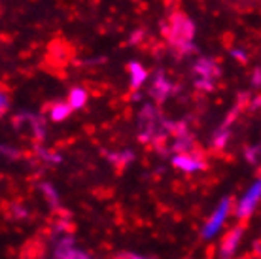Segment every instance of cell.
Returning <instances> with one entry per match:
<instances>
[{"mask_svg":"<svg viewBox=\"0 0 261 259\" xmlns=\"http://www.w3.org/2000/svg\"><path fill=\"white\" fill-rule=\"evenodd\" d=\"M163 34L167 44L180 57H186V55H191V53L197 51V44H195L197 25L195 21L191 19V17H188L186 13L182 12L170 13L167 25L163 27Z\"/></svg>","mask_w":261,"mask_h":259,"instance_id":"1","label":"cell"},{"mask_svg":"<svg viewBox=\"0 0 261 259\" xmlns=\"http://www.w3.org/2000/svg\"><path fill=\"white\" fill-rule=\"evenodd\" d=\"M161 133H165L163 117L157 114V108L153 104H144L138 114V140L153 144V140Z\"/></svg>","mask_w":261,"mask_h":259,"instance_id":"2","label":"cell"},{"mask_svg":"<svg viewBox=\"0 0 261 259\" xmlns=\"http://www.w3.org/2000/svg\"><path fill=\"white\" fill-rule=\"evenodd\" d=\"M233 210H235V204L231 201V197H225V199H222V201L218 202L214 208V212L210 214V218L206 220V223H204L201 229L202 239L212 240L222 233L223 225H225V221L229 220V216L233 214Z\"/></svg>","mask_w":261,"mask_h":259,"instance_id":"3","label":"cell"},{"mask_svg":"<svg viewBox=\"0 0 261 259\" xmlns=\"http://www.w3.org/2000/svg\"><path fill=\"white\" fill-rule=\"evenodd\" d=\"M261 202V174L255 178V182L250 186L242 197L239 201L235 202V210H233V214L237 216V220H248L250 216L255 212V208L259 206Z\"/></svg>","mask_w":261,"mask_h":259,"instance_id":"4","label":"cell"},{"mask_svg":"<svg viewBox=\"0 0 261 259\" xmlns=\"http://www.w3.org/2000/svg\"><path fill=\"white\" fill-rule=\"evenodd\" d=\"M176 91V85L174 82L167 76V72L157 68L153 74H151V80L148 84V95L151 97L153 102H165L167 98Z\"/></svg>","mask_w":261,"mask_h":259,"instance_id":"5","label":"cell"},{"mask_svg":"<svg viewBox=\"0 0 261 259\" xmlns=\"http://www.w3.org/2000/svg\"><path fill=\"white\" fill-rule=\"evenodd\" d=\"M170 163L172 167L178 169L184 174H195V172H201L204 170L208 165L204 161L202 153L199 151H190V153H176V156L170 157Z\"/></svg>","mask_w":261,"mask_h":259,"instance_id":"6","label":"cell"},{"mask_svg":"<svg viewBox=\"0 0 261 259\" xmlns=\"http://www.w3.org/2000/svg\"><path fill=\"white\" fill-rule=\"evenodd\" d=\"M191 72L195 78H204V80H214L218 82V78L222 76V66L218 65V61L206 55H199V57L191 63Z\"/></svg>","mask_w":261,"mask_h":259,"instance_id":"7","label":"cell"},{"mask_svg":"<svg viewBox=\"0 0 261 259\" xmlns=\"http://www.w3.org/2000/svg\"><path fill=\"white\" fill-rule=\"evenodd\" d=\"M127 74H129V89L133 93H140L146 85L150 84V72L140 61H129L127 63Z\"/></svg>","mask_w":261,"mask_h":259,"instance_id":"8","label":"cell"},{"mask_svg":"<svg viewBox=\"0 0 261 259\" xmlns=\"http://www.w3.org/2000/svg\"><path fill=\"white\" fill-rule=\"evenodd\" d=\"M55 259H93L87 252L74 244L72 237H63V239L55 244Z\"/></svg>","mask_w":261,"mask_h":259,"instance_id":"9","label":"cell"},{"mask_svg":"<svg viewBox=\"0 0 261 259\" xmlns=\"http://www.w3.org/2000/svg\"><path fill=\"white\" fill-rule=\"evenodd\" d=\"M242 237H244V227L242 225L233 227L223 235L222 244H220V253L223 255V259H233V255L237 253V248L241 246Z\"/></svg>","mask_w":261,"mask_h":259,"instance_id":"10","label":"cell"},{"mask_svg":"<svg viewBox=\"0 0 261 259\" xmlns=\"http://www.w3.org/2000/svg\"><path fill=\"white\" fill-rule=\"evenodd\" d=\"M72 112L74 110H72V106L66 100H55L47 108V119L51 123H63V121H66L70 117Z\"/></svg>","mask_w":261,"mask_h":259,"instance_id":"11","label":"cell"},{"mask_svg":"<svg viewBox=\"0 0 261 259\" xmlns=\"http://www.w3.org/2000/svg\"><path fill=\"white\" fill-rule=\"evenodd\" d=\"M66 102L72 106V110H82L85 108V104L89 102V91L85 89L84 85H74L68 89Z\"/></svg>","mask_w":261,"mask_h":259,"instance_id":"12","label":"cell"},{"mask_svg":"<svg viewBox=\"0 0 261 259\" xmlns=\"http://www.w3.org/2000/svg\"><path fill=\"white\" fill-rule=\"evenodd\" d=\"M15 119H19V121H25L27 127L31 129L33 136L36 140H42L44 136H46V127H44V121H42V117L36 116V114H21L17 116Z\"/></svg>","mask_w":261,"mask_h":259,"instance_id":"13","label":"cell"},{"mask_svg":"<svg viewBox=\"0 0 261 259\" xmlns=\"http://www.w3.org/2000/svg\"><path fill=\"white\" fill-rule=\"evenodd\" d=\"M229 140H231V129L229 127H218L212 135V140H210V146L216 149V151H222V149L227 148Z\"/></svg>","mask_w":261,"mask_h":259,"instance_id":"14","label":"cell"},{"mask_svg":"<svg viewBox=\"0 0 261 259\" xmlns=\"http://www.w3.org/2000/svg\"><path fill=\"white\" fill-rule=\"evenodd\" d=\"M195 148V142H193V136L188 135V136H176L172 144H170V151H174V156L176 153H190L193 151Z\"/></svg>","mask_w":261,"mask_h":259,"instance_id":"15","label":"cell"},{"mask_svg":"<svg viewBox=\"0 0 261 259\" xmlns=\"http://www.w3.org/2000/svg\"><path fill=\"white\" fill-rule=\"evenodd\" d=\"M106 159H108L112 165H116V167H125L127 163H130L133 159H135V156H133L130 149H123V151H112V153H106Z\"/></svg>","mask_w":261,"mask_h":259,"instance_id":"16","label":"cell"},{"mask_svg":"<svg viewBox=\"0 0 261 259\" xmlns=\"http://www.w3.org/2000/svg\"><path fill=\"white\" fill-rule=\"evenodd\" d=\"M40 193L44 195V199H46L53 208L59 204V191H57V188H55L53 184L42 182V184H40Z\"/></svg>","mask_w":261,"mask_h":259,"instance_id":"17","label":"cell"},{"mask_svg":"<svg viewBox=\"0 0 261 259\" xmlns=\"http://www.w3.org/2000/svg\"><path fill=\"white\" fill-rule=\"evenodd\" d=\"M36 156L44 163H47V165H59V163H63V156L61 153L44 148V146H36Z\"/></svg>","mask_w":261,"mask_h":259,"instance_id":"18","label":"cell"},{"mask_svg":"<svg viewBox=\"0 0 261 259\" xmlns=\"http://www.w3.org/2000/svg\"><path fill=\"white\" fill-rule=\"evenodd\" d=\"M216 84L214 80H204V78H195L193 80V87L197 91H201V93H212L216 89Z\"/></svg>","mask_w":261,"mask_h":259,"instance_id":"19","label":"cell"},{"mask_svg":"<svg viewBox=\"0 0 261 259\" xmlns=\"http://www.w3.org/2000/svg\"><path fill=\"white\" fill-rule=\"evenodd\" d=\"M259 157H261V146L259 144H254V146H248V148L244 149V159L252 165L255 163H259Z\"/></svg>","mask_w":261,"mask_h":259,"instance_id":"20","label":"cell"},{"mask_svg":"<svg viewBox=\"0 0 261 259\" xmlns=\"http://www.w3.org/2000/svg\"><path fill=\"white\" fill-rule=\"evenodd\" d=\"M231 57L233 61H237L239 65H248V51L244 49V47H233L231 49Z\"/></svg>","mask_w":261,"mask_h":259,"instance_id":"21","label":"cell"},{"mask_svg":"<svg viewBox=\"0 0 261 259\" xmlns=\"http://www.w3.org/2000/svg\"><path fill=\"white\" fill-rule=\"evenodd\" d=\"M146 38V33H144V29H135V31H130L129 34V45H140Z\"/></svg>","mask_w":261,"mask_h":259,"instance_id":"22","label":"cell"},{"mask_svg":"<svg viewBox=\"0 0 261 259\" xmlns=\"http://www.w3.org/2000/svg\"><path fill=\"white\" fill-rule=\"evenodd\" d=\"M239 114H241V106L237 104V106H233V108L229 110V114L225 116V119L222 121V127H229V129H231V125H233V121L239 117Z\"/></svg>","mask_w":261,"mask_h":259,"instance_id":"23","label":"cell"},{"mask_svg":"<svg viewBox=\"0 0 261 259\" xmlns=\"http://www.w3.org/2000/svg\"><path fill=\"white\" fill-rule=\"evenodd\" d=\"M10 104H12V100H10V97H8V93L6 91H2V93H0V114H2V116H6L8 114Z\"/></svg>","mask_w":261,"mask_h":259,"instance_id":"24","label":"cell"},{"mask_svg":"<svg viewBox=\"0 0 261 259\" xmlns=\"http://www.w3.org/2000/svg\"><path fill=\"white\" fill-rule=\"evenodd\" d=\"M10 210H12V216L13 218H25L27 216V208L23 206V204H19V202H13L12 206H10Z\"/></svg>","mask_w":261,"mask_h":259,"instance_id":"25","label":"cell"},{"mask_svg":"<svg viewBox=\"0 0 261 259\" xmlns=\"http://www.w3.org/2000/svg\"><path fill=\"white\" fill-rule=\"evenodd\" d=\"M250 82H252V87H261V66H255L252 70Z\"/></svg>","mask_w":261,"mask_h":259,"instance_id":"26","label":"cell"},{"mask_svg":"<svg viewBox=\"0 0 261 259\" xmlns=\"http://www.w3.org/2000/svg\"><path fill=\"white\" fill-rule=\"evenodd\" d=\"M2 153H4V156H12V159H13V157L19 156V151H17V149H15V148H8V146H2Z\"/></svg>","mask_w":261,"mask_h":259,"instance_id":"27","label":"cell"},{"mask_svg":"<svg viewBox=\"0 0 261 259\" xmlns=\"http://www.w3.org/2000/svg\"><path fill=\"white\" fill-rule=\"evenodd\" d=\"M250 106H252L254 110H259V108H261V95H257V97L252 98V102H250Z\"/></svg>","mask_w":261,"mask_h":259,"instance_id":"28","label":"cell"},{"mask_svg":"<svg viewBox=\"0 0 261 259\" xmlns=\"http://www.w3.org/2000/svg\"><path fill=\"white\" fill-rule=\"evenodd\" d=\"M127 259H146V257H140V255H129Z\"/></svg>","mask_w":261,"mask_h":259,"instance_id":"29","label":"cell"}]
</instances>
